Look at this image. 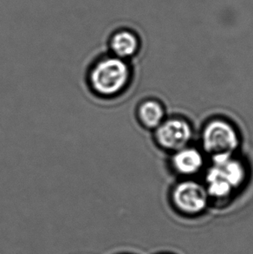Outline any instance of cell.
I'll return each instance as SVG.
<instances>
[{"mask_svg":"<svg viewBox=\"0 0 253 254\" xmlns=\"http://www.w3.org/2000/svg\"><path fill=\"white\" fill-rule=\"evenodd\" d=\"M132 70L128 61L112 54L99 57L89 65L86 82L90 92L100 99H116L128 88Z\"/></svg>","mask_w":253,"mask_h":254,"instance_id":"6da1fadb","label":"cell"},{"mask_svg":"<svg viewBox=\"0 0 253 254\" xmlns=\"http://www.w3.org/2000/svg\"><path fill=\"white\" fill-rule=\"evenodd\" d=\"M247 177L246 166L234 154L212 156V164L205 175V189L213 199H228L243 186Z\"/></svg>","mask_w":253,"mask_h":254,"instance_id":"7a4b0ae2","label":"cell"},{"mask_svg":"<svg viewBox=\"0 0 253 254\" xmlns=\"http://www.w3.org/2000/svg\"><path fill=\"white\" fill-rule=\"evenodd\" d=\"M171 165L179 175L191 176L200 171L204 165V158L198 149L187 146L174 153Z\"/></svg>","mask_w":253,"mask_h":254,"instance_id":"52a82bcc","label":"cell"},{"mask_svg":"<svg viewBox=\"0 0 253 254\" xmlns=\"http://www.w3.org/2000/svg\"><path fill=\"white\" fill-rule=\"evenodd\" d=\"M171 199L178 212L187 216H196L206 209L209 196L204 186L193 181H184L175 186Z\"/></svg>","mask_w":253,"mask_h":254,"instance_id":"277c9868","label":"cell"},{"mask_svg":"<svg viewBox=\"0 0 253 254\" xmlns=\"http://www.w3.org/2000/svg\"><path fill=\"white\" fill-rule=\"evenodd\" d=\"M110 53L119 59L128 61L140 50V40L137 35L127 29L115 31L109 40Z\"/></svg>","mask_w":253,"mask_h":254,"instance_id":"8992f818","label":"cell"},{"mask_svg":"<svg viewBox=\"0 0 253 254\" xmlns=\"http://www.w3.org/2000/svg\"><path fill=\"white\" fill-rule=\"evenodd\" d=\"M240 135L228 121L215 118L206 123L201 134L202 147L213 155L234 154L240 146Z\"/></svg>","mask_w":253,"mask_h":254,"instance_id":"3957f363","label":"cell"},{"mask_svg":"<svg viewBox=\"0 0 253 254\" xmlns=\"http://www.w3.org/2000/svg\"><path fill=\"white\" fill-rule=\"evenodd\" d=\"M192 137V128L188 121L179 117L164 120L154 129L158 146L168 151L187 147Z\"/></svg>","mask_w":253,"mask_h":254,"instance_id":"5b68a950","label":"cell"},{"mask_svg":"<svg viewBox=\"0 0 253 254\" xmlns=\"http://www.w3.org/2000/svg\"><path fill=\"white\" fill-rule=\"evenodd\" d=\"M136 117L142 127L154 130L165 120L164 108L157 100H143L137 107Z\"/></svg>","mask_w":253,"mask_h":254,"instance_id":"ba28073f","label":"cell"}]
</instances>
